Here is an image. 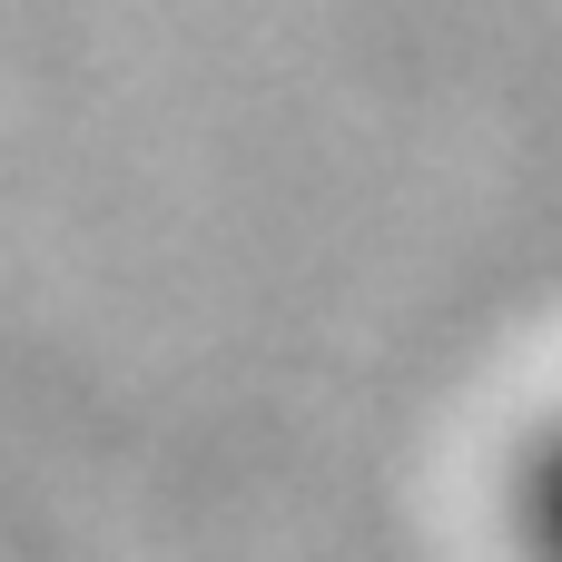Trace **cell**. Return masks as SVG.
<instances>
[{
    "mask_svg": "<svg viewBox=\"0 0 562 562\" xmlns=\"http://www.w3.org/2000/svg\"><path fill=\"white\" fill-rule=\"evenodd\" d=\"M514 514H524V553H533V562H562V425H543V445L524 454Z\"/></svg>",
    "mask_w": 562,
    "mask_h": 562,
    "instance_id": "1",
    "label": "cell"
}]
</instances>
